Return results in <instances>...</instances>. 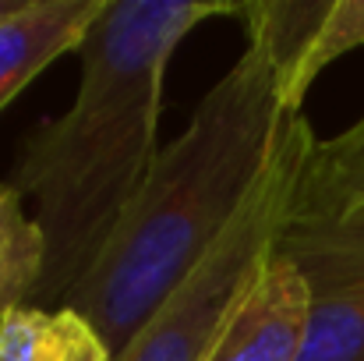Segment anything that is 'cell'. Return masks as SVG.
I'll return each instance as SVG.
<instances>
[{
    "label": "cell",
    "mask_w": 364,
    "mask_h": 361,
    "mask_svg": "<svg viewBox=\"0 0 364 361\" xmlns=\"http://www.w3.org/2000/svg\"><path fill=\"white\" fill-rule=\"evenodd\" d=\"M364 46V0H333V11L311 46V57L301 71V100L308 96V89L315 85V78L340 57H347L350 50Z\"/></svg>",
    "instance_id": "11"
},
{
    "label": "cell",
    "mask_w": 364,
    "mask_h": 361,
    "mask_svg": "<svg viewBox=\"0 0 364 361\" xmlns=\"http://www.w3.org/2000/svg\"><path fill=\"white\" fill-rule=\"evenodd\" d=\"M25 4H28V0H0V25H4L11 14H18Z\"/></svg>",
    "instance_id": "12"
},
{
    "label": "cell",
    "mask_w": 364,
    "mask_h": 361,
    "mask_svg": "<svg viewBox=\"0 0 364 361\" xmlns=\"http://www.w3.org/2000/svg\"><path fill=\"white\" fill-rule=\"evenodd\" d=\"M227 0H107L78 46L71 107L32 127L11 184L36 202L46 269L32 305H64L100 262L124 209L159 156L166 68L191 28L237 18Z\"/></svg>",
    "instance_id": "1"
},
{
    "label": "cell",
    "mask_w": 364,
    "mask_h": 361,
    "mask_svg": "<svg viewBox=\"0 0 364 361\" xmlns=\"http://www.w3.org/2000/svg\"><path fill=\"white\" fill-rule=\"evenodd\" d=\"M0 361H114V355L71 305H18L0 315Z\"/></svg>",
    "instance_id": "8"
},
{
    "label": "cell",
    "mask_w": 364,
    "mask_h": 361,
    "mask_svg": "<svg viewBox=\"0 0 364 361\" xmlns=\"http://www.w3.org/2000/svg\"><path fill=\"white\" fill-rule=\"evenodd\" d=\"M272 248L308 287L301 361H364V206H290Z\"/></svg>",
    "instance_id": "4"
},
{
    "label": "cell",
    "mask_w": 364,
    "mask_h": 361,
    "mask_svg": "<svg viewBox=\"0 0 364 361\" xmlns=\"http://www.w3.org/2000/svg\"><path fill=\"white\" fill-rule=\"evenodd\" d=\"M364 206V117L343 135L311 145L294 209H347Z\"/></svg>",
    "instance_id": "9"
},
{
    "label": "cell",
    "mask_w": 364,
    "mask_h": 361,
    "mask_svg": "<svg viewBox=\"0 0 364 361\" xmlns=\"http://www.w3.org/2000/svg\"><path fill=\"white\" fill-rule=\"evenodd\" d=\"M107 0H28L0 25V114L57 57L78 53Z\"/></svg>",
    "instance_id": "6"
},
{
    "label": "cell",
    "mask_w": 364,
    "mask_h": 361,
    "mask_svg": "<svg viewBox=\"0 0 364 361\" xmlns=\"http://www.w3.org/2000/svg\"><path fill=\"white\" fill-rule=\"evenodd\" d=\"M297 114L265 53L247 46L159 149L100 262L64 301L100 330L114 358L230 231Z\"/></svg>",
    "instance_id": "2"
},
{
    "label": "cell",
    "mask_w": 364,
    "mask_h": 361,
    "mask_svg": "<svg viewBox=\"0 0 364 361\" xmlns=\"http://www.w3.org/2000/svg\"><path fill=\"white\" fill-rule=\"evenodd\" d=\"M333 11V0H247L241 18L247 28V46L262 50L279 78L287 110H301V71L311 57V46Z\"/></svg>",
    "instance_id": "7"
},
{
    "label": "cell",
    "mask_w": 364,
    "mask_h": 361,
    "mask_svg": "<svg viewBox=\"0 0 364 361\" xmlns=\"http://www.w3.org/2000/svg\"><path fill=\"white\" fill-rule=\"evenodd\" d=\"M308 337V287L272 248L234 305L209 361H301Z\"/></svg>",
    "instance_id": "5"
},
{
    "label": "cell",
    "mask_w": 364,
    "mask_h": 361,
    "mask_svg": "<svg viewBox=\"0 0 364 361\" xmlns=\"http://www.w3.org/2000/svg\"><path fill=\"white\" fill-rule=\"evenodd\" d=\"M315 135L304 114L290 120L287 138L265 170L262 184L247 199L230 231L195 266V273L152 312V319L127 340L114 361H209L234 305L258 276L272 251L276 231L290 216L294 192Z\"/></svg>",
    "instance_id": "3"
},
{
    "label": "cell",
    "mask_w": 364,
    "mask_h": 361,
    "mask_svg": "<svg viewBox=\"0 0 364 361\" xmlns=\"http://www.w3.org/2000/svg\"><path fill=\"white\" fill-rule=\"evenodd\" d=\"M46 269V238L25 209V195L0 184V315L18 305H32Z\"/></svg>",
    "instance_id": "10"
}]
</instances>
